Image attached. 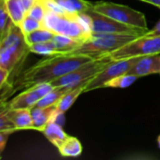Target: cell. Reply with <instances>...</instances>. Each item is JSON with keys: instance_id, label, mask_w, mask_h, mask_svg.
I'll return each mask as SVG.
<instances>
[{"instance_id": "obj_1", "label": "cell", "mask_w": 160, "mask_h": 160, "mask_svg": "<svg viewBox=\"0 0 160 160\" xmlns=\"http://www.w3.org/2000/svg\"><path fill=\"white\" fill-rule=\"evenodd\" d=\"M95 58L73 53H58L47 56L26 69L13 85L14 91L28 88L33 85L51 82L84 65Z\"/></svg>"}, {"instance_id": "obj_2", "label": "cell", "mask_w": 160, "mask_h": 160, "mask_svg": "<svg viewBox=\"0 0 160 160\" xmlns=\"http://www.w3.org/2000/svg\"><path fill=\"white\" fill-rule=\"evenodd\" d=\"M141 36L132 34H93L71 53L98 58L116 51Z\"/></svg>"}, {"instance_id": "obj_3", "label": "cell", "mask_w": 160, "mask_h": 160, "mask_svg": "<svg viewBox=\"0 0 160 160\" xmlns=\"http://www.w3.org/2000/svg\"><path fill=\"white\" fill-rule=\"evenodd\" d=\"M112 57L110 54H106L98 58H95L84 65L81 66L77 69L51 82L54 86H69L74 88L83 82H90L95 76L102 71L108 64L111 63Z\"/></svg>"}, {"instance_id": "obj_4", "label": "cell", "mask_w": 160, "mask_h": 160, "mask_svg": "<svg viewBox=\"0 0 160 160\" xmlns=\"http://www.w3.org/2000/svg\"><path fill=\"white\" fill-rule=\"evenodd\" d=\"M92 9L120 22L148 29L145 15L142 12L135 10L128 6L112 2L98 1L93 3Z\"/></svg>"}, {"instance_id": "obj_5", "label": "cell", "mask_w": 160, "mask_h": 160, "mask_svg": "<svg viewBox=\"0 0 160 160\" xmlns=\"http://www.w3.org/2000/svg\"><path fill=\"white\" fill-rule=\"evenodd\" d=\"M160 53V36L143 35L110 53L112 60Z\"/></svg>"}, {"instance_id": "obj_6", "label": "cell", "mask_w": 160, "mask_h": 160, "mask_svg": "<svg viewBox=\"0 0 160 160\" xmlns=\"http://www.w3.org/2000/svg\"><path fill=\"white\" fill-rule=\"evenodd\" d=\"M76 15L77 14H56L47 11L42 24L43 27L52 30L55 34H61L86 41L89 38L82 30Z\"/></svg>"}, {"instance_id": "obj_7", "label": "cell", "mask_w": 160, "mask_h": 160, "mask_svg": "<svg viewBox=\"0 0 160 160\" xmlns=\"http://www.w3.org/2000/svg\"><path fill=\"white\" fill-rule=\"evenodd\" d=\"M87 13L92 18L93 34H132L143 36L149 31V29L120 22L110 17L99 14L93 9L88 10Z\"/></svg>"}, {"instance_id": "obj_8", "label": "cell", "mask_w": 160, "mask_h": 160, "mask_svg": "<svg viewBox=\"0 0 160 160\" xmlns=\"http://www.w3.org/2000/svg\"><path fill=\"white\" fill-rule=\"evenodd\" d=\"M139 58H140V56L125 58V59H118V60H112L111 63L108 64L102 71H100L97 76H95L89 82V83L85 87L84 93L93 91L96 89L103 88L104 84L108 81H110L119 75L128 73V71L130 70L132 66L138 61Z\"/></svg>"}, {"instance_id": "obj_9", "label": "cell", "mask_w": 160, "mask_h": 160, "mask_svg": "<svg viewBox=\"0 0 160 160\" xmlns=\"http://www.w3.org/2000/svg\"><path fill=\"white\" fill-rule=\"evenodd\" d=\"M54 86L51 82H42L26 88L25 91L15 97L10 102L6 103L7 108L2 109H32L46 94L52 91Z\"/></svg>"}, {"instance_id": "obj_10", "label": "cell", "mask_w": 160, "mask_h": 160, "mask_svg": "<svg viewBox=\"0 0 160 160\" xmlns=\"http://www.w3.org/2000/svg\"><path fill=\"white\" fill-rule=\"evenodd\" d=\"M128 73L136 75L139 78L150 74H160V53L140 56Z\"/></svg>"}, {"instance_id": "obj_11", "label": "cell", "mask_w": 160, "mask_h": 160, "mask_svg": "<svg viewBox=\"0 0 160 160\" xmlns=\"http://www.w3.org/2000/svg\"><path fill=\"white\" fill-rule=\"evenodd\" d=\"M5 110L8 116L11 119L18 130L33 129V119L31 109L19 108V109H1Z\"/></svg>"}, {"instance_id": "obj_12", "label": "cell", "mask_w": 160, "mask_h": 160, "mask_svg": "<svg viewBox=\"0 0 160 160\" xmlns=\"http://www.w3.org/2000/svg\"><path fill=\"white\" fill-rule=\"evenodd\" d=\"M56 105H52L45 108L33 107L31 109L33 119V129L41 131L52 121V117L56 111Z\"/></svg>"}, {"instance_id": "obj_13", "label": "cell", "mask_w": 160, "mask_h": 160, "mask_svg": "<svg viewBox=\"0 0 160 160\" xmlns=\"http://www.w3.org/2000/svg\"><path fill=\"white\" fill-rule=\"evenodd\" d=\"M52 40L53 41L58 53H71L85 42L83 39L74 38L61 34H55Z\"/></svg>"}, {"instance_id": "obj_14", "label": "cell", "mask_w": 160, "mask_h": 160, "mask_svg": "<svg viewBox=\"0 0 160 160\" xmlns=\"http://www.w3.org/2000/svg\"><path fill=\"white\" fill-rule=\"evenodd\" d=\"M67 14L84 13L92 9L93 2L87 0H54Z\"/></svg>"}, {"instance_id": "obj_15", "label": "cell", "mask_w": 160, "mask_h": 160, "mask_svg": "<svg viewBox=\"0 0 160 160\" xmlns=\"http://www.w3.org/2000/svg\"><path fill=\"white\" fill-rule=\"evenodd\" d=\"M89 83V82H83L74 88H72L70 91H68V93H66L59 100L58 102L55 104L56 108L61 111L66 112L68 110H69V108L74 104V102L76 101V99L79 98V96L82 93H84L85 87L87 86V84Z\"/></svg>"}, {"instance_id": "obj_16", "label": "cell", "mask_w": 160, "mask_h": 160, "mask_svg": "<svg viewBox=\"0 0 160 160\" xmlns=\"http://www.w3.org/2000/svg\"><path fill=\"white\" fill-rule=\"evenodd\" d=\"M42 132L45 135V137L49 140V142L57 148L68 137L67 133L63 130L62 126L53 122H50L42 130Z\"/></svg>"}, {"instance_id": "obj_17", "label": "cell", "mask_w": 160, "mask_h": 160, "mask_svg": "<svg viewBox=\"0 0 160 160\" xmlns=\"http://www.w3.org/2000/svg\"><path fill=\"white\" fill-rule=\"evenodd\" d=\"M58 151L62 157L77 158L82 153V145L77 138L68 136L66 141L58 147Z\"/></svg>"}, {"instance_id": "obj_18", "label": "cell", "mask_w": 160, "mask_h": 160, "mask_svg": "<svg viewBox=\"0 0 160 160\" xmlns=\"http://www.w3.org/2000/svg\"><path fill=\"white\" fill-rule=\"evenodd\" d=\"M23 58L20 57L17 53L8 48H0V68H6L12 73L15 68L23 62Z\"/></svg>"}, {"instance_id": "obj_19", "label": "cell", "mask_w": 160, "mask_h": 160, "mask_svg": "<svg viewBox=\"0 0 160 160\" xmlns=\"http://www.w3.org/2000/svg\"><path fill=\"white\" fill-rule=\"evenodd\" d=\"M72 88L69 86H57L54 87L52 91H50L48 94H46L34 107H39V108H45L52 105H55L58 100L68 91H70Z\"/></svg>"}, {"instance_id": "obj_20", "label": "cell", "mask_w": 160, "mask_h": 160, "mask_svg": "<svg viewBox=\"0 0 160 160\" xmlns=\"http://www.w3.org/2000/svg\"><path fill=\"white\" fill-rule=\"evenodd\" d=\"M4 3L13 23L19 25L26 16V11L23 8L22 0H4Z\"/></svg>"}, {"instance_id": "obj_21", "label": "cell", "mask_w": 160, "mask_h": 160, "mask_svg": "<svg viewBox=\"0 0 160 160\" xmlns=\"http://www.w3.org/2000/svg\"><path fill=\"white\" fill-rule=\"evenodd\" d=\"M55 33L52 32L50 29H47L45 27L39 28L38 30H35L27 35L24 36L25 41L28 44V46L36 44V43H41L46 42L49 40H52L54 37Z\"/></svg>"}, {"instance_id": "obj_22", "label": "cell", "mask_w": 160, "mask_h": 160, "mask_svg": "<svg viewBox=\"0 0 160 160\" xmlns=\"http://www.w3.org/2000/svg\"><path fill=\"white\" fill-rule=\"evenodd\" d=\"M138 76L133 75V74H129V73H126V74H122L119 75L110 81H108L103 88H127L129 87L132 83H134L137 80H138Z\"/></svg>"}, {"instance_id": "obj_23", "label": "cell", "mask_w": 160, "mask_h": 160, "mask_svg": "<svg viewBox=\"0 0 160 160\" xmlns=\"http://www.w3.org/2000/svg\"><path fill=\"white\" fill-rule=\"evenodd\" d=\"M29 49L31 52L39 54V55H44V56H52L54 54H58L55 49V45L52 40L30 45Z\"/></svg>"}, {"instance_id": "obj_24", "label": "cell", "mask_w": 160, "mask_h": 160, "mask_svg": "<svg viewBox=\"0 0 160 160\" xmlns=\"http://www.w3.org/2000/svg\"><path fill=\"white\" fill-rule=\"evenodd\" d=\"M13 24L14 23L7 11L4 0H0V40L7 36Z\"/></svg>"}, {"instance_id": "obj_25", "label": "cell", "mask_w": 160, "mask_h": 160, "mask_svg": "<svg viewBox=\"0 0 160 160\" xmlns=\"http://www.w3.org/2000/svg\"><path fill=\"white\" fill-rule=\"evenodd\" d=\"M47 13V9H46V7L43 3L42 0H38L26 13V16H29L40 22H43L44 18H45V15Z\"/></svg>"}, {"instance_id": "obj_26", "label": "cell", "mask_w": 160, "mask_h": 160, "mask_svg": "<svg viewBox=\"0 0 160 160\" xmlns=\"http://www.w3.org/2000/svg\"><path fill=\"white\" fill-rule=\"evenodd\" d=\"M21 30L22 31L23 35H27L35 30H38L39 28H42L43 27V24L42 22L29 17V16H25L24 19L21 22V23L19 24Z\"/></svg>"}, {"instance_id": "obj_27", "label": "cell", "mask_w": 160, "mask_h": 160, "mask_svg": "<svg viewBox=\"0 0 160 160\" xmlns=\"http://www.w3.org/2000/svg\"><path fill=\"white\" fill-rule=\"evenodd\" d=\"M18 129L15 125L11 121V119L8 116L5 110H1L0 113V131H11L15 132Z\"/></svg>"}, {"instance_id": "obj_28", "label": "cell", "mask_w": 160, "mask_h": 160, "mask_svg": "<svg viewBox=\"0 0 160 160\" xmlns=\"http://www.w3.org/2000/svg\"><path fill=\"white\" fill-rule=\"evenodd\" d=\"M51 122L56 123V124H58V125L63 127V125L65 123V112L59 111L58 109H56V111L54 112V113H53V115L52 117V121Z\"/></svg>"}, {"instance_id": "obj_29", "label": "cell", "mask_w": 160, "mask_h": 160, "mask_svg": "<svg viewBox=\"0 0 160 160\" xmlns=\"http://www.w3.org/2000/svg\"><path fill=\"white\" fill-rule=\"evenodd\" d=\"M13 132H11V131H0V152L1 153L4 152V149L6 147L8 137Z\"/></svg>"}, {"instance_id": "obj_30", "label": "cell", "mask_w": 160, "mask_h": 160, "mask_svg": "<svg viewBox=\"0 0 160 160\" xmlns=\"http://www.w3.org/2000/svg\"><path fill=\"white\" fill-rule=\"evenodd\" d=\"M10 72L8 70H7L6 68H0V86L5 84L6 82H9V76H10Z\"/></svg>"}, {"instance_id": "obj_31", "label": "cell", "mask_w": 160, "mask_h": 160, "mask_svg": "<svg viewBox=\"0 0 160 160\" xmlns=\"http://www.w3.org/2000/svg\"><path fill=\"white\" fill-rule=\"evenodd\" d=\"M38 1V0H22V3L23 5V8H24L25 11H26V13Z\"/></svg>"}, {"instance_id": "obj_32", "label": "cell", "mask_w": 160, "mask_h": 160, "mask_svg": "<svg viewBox=\"0 0 160 160\" xmlns=\"http://www.w3.org/2000/svg\"><path fill=\"white\" fill-rule=\"evenodd\" d=\"M147 35L150 36H160V20L158 22V23L155 25V27L148 31Z\"/></svg>"}, {"instance_id": "obj_33", "label": "cell", "mask_w": 160, "mask_h": 160, "mask_svg": "<svg viewBox=\"0 0 160 160\" xmlns=\"http://www.w3.org/2000/svg\"><path fill=\"white\" fill-rule=\"evenodd\" d=\"M140 1H142V2H145L147 4H151L157 8H158L160 9V0H140Z\"/></svg>"}, {"instance_id": "obj_34", "label": "cell", "mask_w": 160, "mask_h": 160, "mask_svg": "<svg viewBox=\"0 0 160 160\" xmlns=\"http://www.w3.org/2000/svg\"><path fill=\"white\" fill-rule=\"evenodd\" d=\"M158 146H159L160 148V136L158 138Z\"/></svg>"}]
</instances>
